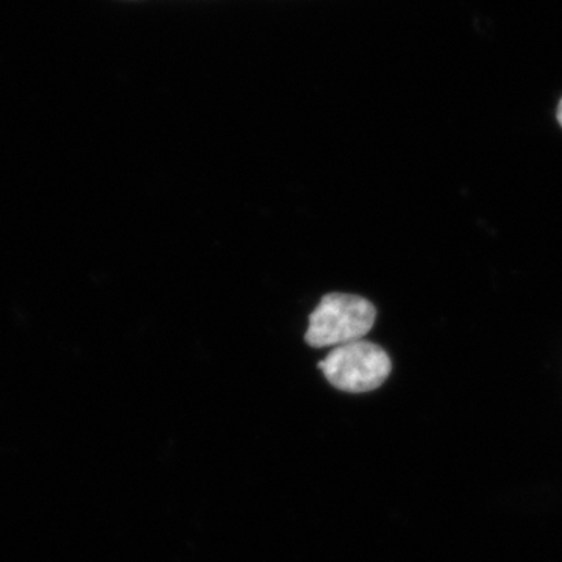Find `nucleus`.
<instances>
[{"label": "nucleus", "mask_w": 562, "mask_h": 562, "mask_svg": "<svg viewBox=\"0 0 562 562\" xmlns=\"http://www.w3.org/2000/svg\"><path fill=\"white\" fill-rule=\"evenodd\" d=\"M376 310L361 295L331 292L310 314L305 341L314 349L360 341L375 325Z\"/></svg>", "instance_id": "f257e3e1"}, {"label": "nucleus", "mask_w": 562, "mask_h": 562, "mask_svg": "<svg viewBox=\"0 0 562 562\" xmlns=\"http://www.w3.org/2000/svg\"><path fill=\"white\" fill-rule=\"evenodd\" d=\"M319 369L333 386L360 394L382 386L390 376L392 364L386 350L360 339L335 347L319 362Z\"/></svg>", "instance_id": "f03ea898"}, {"label": "nucleus", "mask_w": 562, "mask_h": 562, "mask_svg": "<svg viewBox=\"0 0 562 562\" xmlns=\"http://www.w3.org/2000/svg\"><path fill=\"white\" fill-rule=\"evenodd\" d=\"M557 116H558V122H560V125L562 127V99H561L560 105H558Z\"/></svg>", "instance_id": "7ed1b4c3"}]
</instances>
